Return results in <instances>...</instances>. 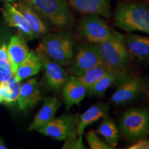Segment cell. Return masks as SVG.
I'll list each match as a JSON object with an SVG mask.
<instances>
[{
	"instance_id": "30",
	"label": "cell",
	"mask_w": 149,
	"mask_h": 149,
	"mask_svg": "<svg viewBox=\"0 0 149 149\" xmlns=\"http://www.w3.org/2000/svg\"><path fill=\"white\" fill-rule=\"evenodd\" d=\"M6 148V146L3 144V142L0 140V149H5Z\"/></svg>"
},
{
	"instance_id": "1",
	"label": "cell",
	"mask_w": 149,
	"mask_h": 149,
	"mask_svg": "<svg viewBox=\"0 0 149 149\" xmlns=\"http://www.w3.org/2000/svg\"><path fill=\"white\" fill-rule=\"evenodd\" d=\"M115 24L126 32L139 31L149 35V6L138 3H124L117 7Z\"/></svg>"
},
{
	"instance_id": "24",
	"label": "cell",
	"mask_w": 149,
	"mask_h": 149,
	"mask_svg": "<svg viewBox=\"0 0 149 149\" xmlns=\"http://www.w3.org/2000/svg\"><path fill=\"white\" fill-rule=\"evenodd\" d=\"M111 71L105 65L102 64L86 70L76 77L88 89Z\"/></svg>"
},
{
	"instance_id": "17",
	"label": "cell",
	"mask_w": 149,
	"mask_h": 149,
	"mask_svg": "<svg viewBox=\"0 0 149 149\" xmlns=\"http://www.w3.org/2000/svg\"><path fill=\"white\" fill-rule=\"evenodd\" d=\"M8 53L13 72L15 74L29 54V47L23 37L15 35L11 37L8 46Z\"/></svg>"
},
{
	"instance_id": "8",
	"label": "cell",
	"mask_w": 149,
	"mask_h": 149,
	"mask_svg": "<svg viewBox=\"0 0 149 149\" xmlns=\"http://www.w3.org/2000/svg\"><path fill=\"white\" fill-rule=\"evenodd\" d=\"M79 115L65 114L54 119L39 129V132L45 136L57 140H64L67 137L77 134Z\"/></svg>"
},
{
	"instance_id": "19",
	"label": "cell",
	"mask_w": 149,
	"mask_h": 149,
	"mask_svg": "<svg viewBox=\"0 0 149 149\" xmlns=\"http://www.w3.org/2000/svg\"><path fill=\"white\" fill-rule=\"evenodd\" d=\"M129 77L126 72L111 71L89 88L87 93L91 96L100 97L103 96L106 91L112 86L117 83H123Z\"/></svg>"
},
{
	"instance_id": "11",
	"label": "cell",
	"mask_w": 149,
	"mask_h": 149,
	"mask_svg": "<svg viewBox=\"0 0 149 149\" xmlns=\"http://www.w3.org/2000/svg\"><path fill=\"white\" fill-rule=\"evenodd\" d=\"M70 5L77 12L95 15L104 18L111 15V0H68Z\"/></svg>"
},
{
	"instance_id": "23",
	"label": "cell",
	"mask_w": 149,
	"mask_h": 149,
	"mask_svg": "<svg viewBox=\"0 0 149 149\" xmlns=\"http://www.w3.org/2000/svg\"><path fill=\"white\" fill-rule=\"evenodd\" d=\"M19 81L16 79L14 74L8 81L0 84V97L5 104H13L17 102L20 91Z\"/></svg>"
},
{
	"instance_id": "10",
	"label": "cell",
	"mask_w": 149,
	"mask_h": 149,
	"mask_svg": "<svg viewBox=\"0 0 149 149\" xmlns=\"http://www.w3.org/2000/svg\"><path fill=\"white\" fill-rule=\"evenodd\" d=\"M145 81L140 77H130L122 83L112 95L111 102L115 104L129 103L140 94L144 88Z\"/></svg>"
},
{
	"instance_id": "9",
	"label": "cell",
	"mask_w": 149,
	"mask_h": 149,
	"mask_svg": "<svg viewBox=\"0 0 149 149\" xmlns=\"http://www.w3.org/2000/svg\"><path fill=\"white\" fill-rule=\"evenodd\" d=\"M35 51L42 61L47 86L51 91L59 92L62 89L68 79V73L61 65L51 58L40 46L36 48Z\"/></svg>"
},
{
	"instance_id": "25",
	"label": "cell",
	"mask_w": 149,
	"mask_h": 149,
	"mask_svg": "<svg viewBox=\"0 0 149 149\" xmlns=\"http://www.w3.org/2000/svg\"><path fill=\"white\" fill-rule=\"evenodd\" d=\"M87 143L91 148L92 149H111L112 147L109 146L107 143L102 141L97 135H96L95 132L93 130H90L87 133L86 135Z\"/></svg>"
},
{
	"instance_id": "16",
	"label": "cell",
	"mask_w": 149,
	"mask_h": 149,
	"mask_svg": "<svg viewBox=\"0 0 149 149\" xmlns=\"http://www.w3.org/2000/svg\"><path fill=\"white\" fill-rule=\"evenodd\" d=\"M40 100V90L36 79L28 80L20 86L17 99L18 107L20 110H26L34 106Z\"/></svg>"
},
{
	"instance_id": "5",
	"label": "cell",
	"mask_w": 149,
	"mask_h": 149,
	"mask_svg": "<svg viewBox=\"0 0 149 149\" xmlns=\"http://www.w3.org/2000/svg\"><path fill=\"white\" fill-rule=\"evenodd\" d=\"M121 133L132 141L144 139L149 133V112L135 108L126 111L120 121Z\"/></svg>"
},
{
	"instance_id": "22",
	"label": "cell",
	"mask_w": 149,
	"mask_h": 149,
	"mask_svg": "<svg viewBox=\"0 0 149 149\" xmlns=\"http://www.w3.org/2000/svg\"><path fill=\"white\" fill-rule=\"evenodd\" d=\"M103 120L99 124L97 132L106 139L107 144L112 147H116L118 144L120 131L117 128L114 121L107 115L104 116Z\"/></svg>"
},
{
	"instance_id": "28",
	"label": "cell",
	"mask_w": 149,
	"mask_h": 149,
	"mask_svg": "<svg viewBox=\"0 0 149 149\" xmlns=\"http://www.w3.org/2000/svg\"><path fill=\"white\" fill-rule=\"evenodd\" d=\"M129 149H149V144H148V140L146 139H139L135 143V144L130 146Z\"/></svg>"
},
{
	"instance_id": "26",
	"label": "cell",
	"mask_w": 149,
	"mask_h": 149,
	"mask_svg": "<svg viewBox=\"0 0 149 149\" xmlns=\"http://www.w3.org/2000/svg\"><path fill=\"white\" fill-rule=\"evenodd\" d=\"M63 149H84L86 148L83 142V137H79L77 134L71 135L64 139Z\"/></svg>"
},
{
	"instance_id": "2",
	"label": "cell",
	"mask_w": 149,
	"mask_h": 149,
	"mask_svg": "<svg viewBox=\"0 0 149 149\" xmlns=\"http://www.w3.org/2000/svg\"><path fill=\"white\" fill-rule=\"evenodd\" d=\"M74 36L69 31L46 35L42 38L40 46L51 58L61 66L72 63L74 57Z\"/></svg>"
},
{
	"instance_id": "21",
	"label": "cell",
	"mask_w": 149,
	"mask_h": 149,
	"mask_svg": "<svg viewBox=\"0 0 149 149\" xmlns=\"http://www.w3.org/2000/svg\"><path fill=\"white\" fill-rule=\"evenodd\" d=\"M42 68V61L36 51H31L25 60L18 67L14 74L16 79L20 81L37 74Z\"/></svg>"
},
{
	"instance_id": "20",
	"label": "cell",
	"mask_w": 149,
	"mask_h": 149,
	"mask_svg": "<svg viewBox=\"0 0 149 149\" xmlns=\"http://www.w3.org/2000/svg\"><path fill=\"white\" fill-rule=\"evenodd\" d=\"M124 41L128 53L139 59L149 58V37L139 35H128Z\"/></svg>"
},
{
	"instance_id": "18",
	"label": "cell",
	"mask_w": 149,
	"mask_h": 149,
	"mask_svg": "<svg viewBox=\"0 0 149 149\" xmlns=\"http://www.w3.org/2000/svg\"><path fill=\"white\" fill-rule=\"evenodd\" d=\"M15 6L25 17L35 37L45 35L48 32L47 26L43 22L38 13H37L32 7L21 0L19 2L16 3Z\"/></svg>"
},
{
	"instance_id": "7",
	"label": "cell",
	"mask_w": 149,
	"mask_h": 149,
	"mask_svg": "<svg viewBox=\"0 0 149 149\" xmlns=\"http://www.w3.org/2000/svg\"><path fill=\"white\" fill-rule=\"evenodd\" d=\"M69 68L71 75L77 76L86 70L104 64L97 44L89 42L78 48Z\"/></svg>"
},
{
	"instance_id": "32",
	"label": "cell",
	"mask_w": 149,
	"mask_h": 149,
	"mask_svg": "<svg viewBox=\"0 0 149 149\" xmlns=\"http://www.w3.org/2000/svg\"><path fill=\"white\" fill-rule=\"evenodd\" d=\"M3 103V100L2 99H1V97H0V104H2Z\"/></svg>"
},
{
	"instance_id": "15",
	"label": "cell",
	"mask_w": 149,
	"mask_h": 149,
	"mask_svg": "<svg viewBox=\"0 0 149 149\" xmlns=\"http://www.w3.org/2000/svg\"><path fill=\"white\" fill-rule=\"evenodd\" d=\"M109 107L107 104L100 102L89 107L86 111L79 115L77 134L79 137H83L84 132L88 126L108 115Z\"/></svg>"
},
{
	"instance_id": "27",
	"label": "cell",
	"mask_w": 149,
	"mask_h": 149,
	"mask_svg": "<svg viewBox=\"0 0 149 149\" xmlns=\"http://www.w3.org/2000/svg\"><path fill=\"white\" fill-rule=\"evenodd\" d=\"M13 74L10 61L0 60V84L8 81Z\"/></svg>"
},
{
	"instance_id": "33",
	"label": "cell",
	"mask_w": 149,
	"mask_h": 149,
	"mask_svg": "<svg viewBox=\"0 0 149 149\" xmlns=\"http://www.w3.org/2000/svg\"><path fill=\"white\" fill-rule=\"evenodd\" d=\"M148 144H149V140H148Z\"/></svg>"
},
{
	"instance_id": "4",
	"label": "cell",
	"mask_w": 149,
	"mask_h": 149,
	"mask_svg": "<svg viewBox=\"0 0 149 149\" xmlns=\"http://www.w3.org/2000/svg\"><path fill=\"white\" fill-rule=\"evenodd\" d=\"M29 4L40 15L47 19L56 27L68 28L74 17L66 0H21Z\"/></svg>"
},
{
	"instance_id": "6",
	"label": "cell",
	"mask_w": 149,
	"mask_h": 149,
	"mask_svg": "<svg viewBox=\"0 0 149 149\" xmlns=\"http://www.w3.org/2000/svg\"><path fill=\"white\" fill-rule=\"evenodd\" d=\"M78 31L86 40L95 44L109 40L115 32L101 17L95 15H86L79 22Z\"/></svg>"
},
{
	"instance_id": "3",
	"label": "cell",
	"mask_w": 149,
	"mask_h": 149,
	"mask_svg": "<svg viewBox=\"0 0 149 149\" xmlns=\"http://www.w3.org/2000/svg\"><path fill=\"white\" fill-rule=\"evenodd\" d=\"M97 44L104 64L112 71L126 72L130 55L124 35L115 31L113 37Z\"/></svg>"
},
{
	"instance_id": "12",
	"label": "cell",
	"mask_w": 149,
	"mask_h": 149,
	"mask_svg": "<svg viewBox=\"0 0 149 149\" xmlns=\"http://www.w3.org/2000/svg\"><path fill=\"white\" fill-rule=\"evenodd\" d=\"M88 88L76 76L71 75L62 88L63 99L66 110L78 105L86 95Z\"/></svg>"
},
{
	"instance_id": "14",
	"label": "cell",
	"mask_w": 149,
	"mask_h": 149,
	"mask_svg": "<svg viewBox=\"0 0 149 149\" xmlns=\"http://www.w3.org/2000/svg\"><path fill=\"white\" fill-rule=\"evenodd\" d=\"M61 106V102L56 97H46L41 109L39 111L34 120L28 128V130H39L55 119L56 112Z\"/></svg>"
},
{
	"instance_id": "29",
	"label": "cell",
	"mask_w": 149,
	"mask_h": 149,
	"mask_svg": "<svg viewBox=\"0 0 149 149\" xmlns=\"http://www.w3.org/2000/svg\"><path fill=\"white\" fill-rule=\"evenodd\" d=\"M0 60L10 61L8 53V46L5 44L0 47Z\"/></svg>"
},
{
	"instance_id": "31",
	"label": "cell",
	"mask_w": 149,
	"mask_h": 149,
	"mask_svg": "<svg viewBox=\"0 0 149 149\" xmlns=\"http://www.w3.org/2000/svg\"><path fill=\"white\" fill-rule=\"evenodd\" d=\"M4 1H8V2H14L15 0H3Z\"/></svg>"
},
{
	"instance_id": "13",
	"label": "cell",
	"mask_w": 149,
	"mask_h": 149,
	"mask_svg": "<svg viewBox=\"0 0 149 149\" xmlns=\"http://www.w3.org/2000/svg\"><path fill=\"white\" fill-rule=\"evenodd\" d=\"M4 17L8 25L17 28L19 31L21 36L26 40H32L35 39V35L32 29L30 27L25 17L15 6L11 5L10 2L5 1L4 6L2 9Z\"/></svg>"
}]
</instances>
